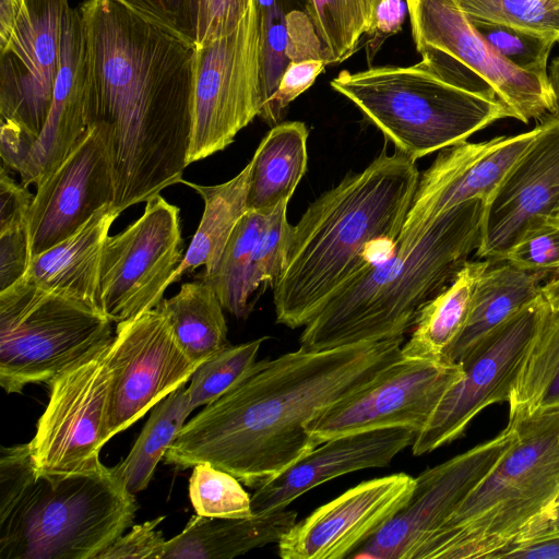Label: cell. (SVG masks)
Masks as SVG:
<instances>
[{
    "label": "cell",
    "instance_id": "30",
    "mask_svg": "<svg viewBox=\"0 0 559 559\" xmlns=\"http://www.w3.org/2000/svg\"><path fill=\"white\" fill-rule=\"evenodd\" d=\"M191 360L201 365L228 345L224 308L214 289L201 278L181 285L177 295L156 306Z\"/></svg>",
    "mask_w": 559,
    "mask_h": 559
},
{
    "label": "cell",
    "instance_id": "24",
    "mask_svg": "<svg viewBox=\"0 0 559 559\" xmlns=\"http://www.w3.org/2000/svg\"><path fill=\"white\" fill-rule=\"evenodd\" d=\"M122 210L112 203L96 211L74 234L33 257L26 277L51 293L99 309V278L104 245Z\"/></svg>",
    "mask_w": 559,
    "mask_h": 559
},
{
    "label": "cell",
    "instance_id": "6",
    "mask_svg": "<svg viewBox=\"0 0 559 559\" xmlns=\"http://www.w3.org/2000/svg\"><path fill=\"white\" fill-rule=\"evenodd\" d=\"M503 456L416 559H501L559 491V406L509 418Z\"/></svg>",
    "mask_w": 559,
    "mask_h": 559
},
{
    "label": "cell",
    "instance_id": "53",
    "mask_svg": "<svg viewBox=\"0 0 559 559\" xmlns=\"http://www.w3.org/2000/svg\"><path fill=\"white\" fill-rule=\"evenodd\" d=\"M549 224L559 226V210L556 211L548 221Z\"/></svg>",
    "mask_w": 559,
    "mask_h": 559
},
{
    "label": "cell",
    "instance_id": "34",
    "mask_svg": "<svg viewBox=\"0 0 559 559\" xmlns=\"http://www.w3.org/2000/svg\"><path fill=\"white\" fill-rule=\"evenodd\" d=\"M326 64L345 61L369 28L381 0H306Z\"/></svg>",
    "mask_w": 559,
    "mask_h": 559
},
{
    "label": "cell",
    "instance_id": "51",
    "mask_svg": "<svg viewBox=\"0 0 559 559\" xmlns=\"http://www.w3.org/2000/svg\"><path fill=\"white\" fill-rule=\"evenodd\" d=\"M22 5L23 0H0V49L10 40Z\"/></svg>",
    "mask_w": 559,
    "mask_h": 559
},
{
    "label": "cell",
    "instance_id": "36",
    "mask_svg": "<svg viewBox=\"0 0 559 559\" xmlns=\"http://www.w3.org/2000/svg\"><path fill=\"white\" fill-rule=\"evenodd\" d=\"M264 340L261 337L238 345L228 344L203 361L187 386L192 408L213 403L243 380L257 364Z\"/></svg>",
    "mask_w": 559,
    "mask_h": 559
},
{
    "label": "cell",
    "instance_id": "35",
    "mask_svg": "<svg viewBox=\"0 0 559 559\" xmlns=\"http://www.w3.org/2000/svg\"><path fill=\"white\" fill-rule=\"evenodd\" d=\"M306 0H253L260 47V116L267 109L289 59L292 12Z\"/></svg>",
    "mask_w": 559,
    "mask_h": 559
},
{
    "label": "cell",
    "instance_id": "11",
    "mask_svg": "<svg viewBox=\"0 0 559 559\" xmlns=\"http://www.w3.org/2000/svg\"><path fill=\"white\" fill-rule=\"evenodd\" d=\"M421 63L436 74L466 68L485 80L513 118L528 123L554 112L549 79L524 71L501 56L455 0H406Z\"/></svg>",
    "mask_w": 559,
    "mask_h": 559
},
{
    "label": "cell",
    "instance_id": "3",
    "mask_svg": "<svg viewBox=\"0 0 559 559\" xmlns=\"http://www.w3.org/2000/svg\"><path fill=\"white\" fill-rule=\"evenodd\" d=\"M418 180L415 160L384 148L309 204L292 227L285 266L273 286L277 323L305 326L373 261L376 248L395 243Z\"/></svg>",
    "mask_w": 559,
    "mask_h": 559
},
{
    "label": "cell",
    "instance_id": "27",
    "mask_svg": "<svg viewBox=\"0 0 559 559\" xmlns=\"http://www.w3.org/2000/svg\"><path fill=\"white\" fill-rule=\"evenodd\" d=\"M309 131L304 122L273 126L250 159L247 198L249 211L270 214L283 201H289L304 177Z\"/></svg>",
    "mask_w": 559,
    "mask_h": 559
},
{
    "label": "cell",
    "instance_id": "7",
    "mask_svg": "<svg viewBox=\"0 0 559 559\" xmlns=\"http://www.w3.org/2000/svg\"><path fill=\"white\" fill-rule=\"evenodd\" d=\"M413 160L467 141L497 120L513 118L498 98L457 87L419 62L411 67H379L331 81Z\"/></svg>",
    "mask_w": 559,
    "mask_h": 559
},
{
    "label": "cell",
    "instance_id": "43",
    "mask_svg": "<svg viewBox=\"0 0 559 559\" xmlns=\"http://www.w3.org/2000/svg\"><path fill=\"white\" fill-rule=\"evenodd\" d=\"M325 66L326 62L322 59L292 61L261 118L271 126L277 124L289 104L313 84Z\"/></svg>",
    "mask_w": 559,
    "mask_h": 559
},
{
    "label": "cell",
    "instance_id": "39",
    "mask_svg": "<svg viewBox=\"0 0 559 559\" xmlns=\"http://www.w3.org/2000/svg\"><path fill=\"white\" fill-rule=\"evenodd\" d=\"M469 20L478 33L511 63L524 71L548 78L547 61L555 40L499 23Z\"/></svg>",
    "mask_w": 559,
    "mask_h": 559
},
{
    "label": "cell",
    "instance_id": "49",
    "mask_svg": "<svg viewBox=\"0 0 559 559\" xmlns=\"http://www.w3.org/2000/svg\"><path fill=\"white\" fill-rule=\"evenodd\" d=\"M510 559H559V534L515 546L502 555Z\"/></svg>",
    "mask_w": 559,
    "mask_h": 559
},
{
    "label": "cell",
    "instance_id": "8",
    "mask_svg": "<svg viewBox=\"0 0 559 559\" xmlns=\"http://www.w3.org/2000/svg\"><path fill=\"white\" fill-rule=\"evenodd\" d=\"M111 321L72 298L46 290L26 276L0 292V384L21 393L48 384L114 338Z\"/></svg>",
    "mask_w": 559,
    "mask_h": 559
},
{
    "label": "cell",
    "instance_id": "33",
    "mask_svg": "<svg viewBox=\"0 0 559 559\" xmlns=\"http://www.w3.org/2000/svg\"><path fill=\"white\" fill-rule=\"evenodd\" d=\"M267 215L248 211L233 230L215 272L200 276L214 287L224 310L237 318H246L252 309V259Z\"/></svg>",
    "mask_w": 559,
    "mask_h": 559
},
{
    "label": "cell",
    "instance_id": "50",
    "mask_svg": "<svg viewBox=\"0 0 559 559\" xmlns=\"http://www.w3.org/2000/svg\"><path fill=\"white\" fill-rule=\"evenodd\" d=\"M557 534H559V507L550 508L547 512L534 521L524 532L515 546Z\"/></svg>",
    "mask_w": 559,
    "mask_h": 559
},
{
    "label": "cell",
    "instance_id": "4",
    "mask_svg": "<svg viewBox=\"0 0 559 559\" xmlns=\"http://www.w3.org/2000/svg\"><path fill=\"white\" fill-rule=\"evenodd\" d=\"M485 203L464 202L418 236L396 240L386 258L371 261L311 318L300 347L321 350L404 336L476 251Z\"/></svg>",
    "mask_w": 559,
    "mask_h": 559
},
{
    "label": "cell",
    "instance_id": "21",
    "mask_svg": "<svg viewBox=\"0 0 559 559\" xmlns=\"http://www.w3.org/2000/svg\"><path fill=\"white\" fill-rule=\"evenodd\" d=\"M114 195L106 142L97 128H88L37 186L27 217L32 259L70 237L100 207L114 204Z\"/></svg>",
    "mask_w": 559,
    "mask_h": 559
},
{
    "label": "cell",
    "instance_id": "41",
    "mask_svg": "<svg viewBox=\"0 0 559 559\" xmlns=\"http://www.w3.org/2000/svg\"><path fill=\"white\" fill-rule=\"evenodd\" d=\"M142 17L195 45L199 0H117Z\"/></svg>",
    "mask_w": 559,
    "mask_h": 559
},
{
    "label": "cell",
    "instance_id": "32",
    "mask_svg": "<svg viewBox=\"0 0 559 559\" xmlns=\"http://www.w3.org/2000/svg\"><path fill=\"white\" fill-rule=\"evenodd\" d=\"M509 418L559 406V308H554L523 360L509 397Z\"/></svg>",
    "mask_w": 559,
    "mask_h": 559
},
{
    "label": "cell",
    "instance_id": "48",
    "mask_svg": "<svg viewBox=\"0 0 559 559\" xmlns=\"http://www.w3.org/2000/svg\"><path fill=\"white\" fill-rule=\"evenodd\" d=\"M406 0H381L378 4L371 24L366 32L367 60L370 63L386 38L399 33L402 28L406 13Z\"/></svg>",
    "mask_w": 559,
    "mask_h": 559
},
{
    "label": "cell",
    "instance_id": "42",
    "mask_svg": "<svg viewBox=\"0 0 559 559\" xmlns=\"http://www.w3.org/2000/svg\"><path fill=\"white\" fill-rule=\"evenodd\" d=\"M504 261L523 270L554 273L559 270V226L545 224L523 236Z\"/></svg>",
    "mask_w": 559,
    "mask_h": 559
},
{
    "label": "cell",
    "instance_id": "15",
    "mask_svg": "<svg viewBox=\"0 0 559 559\" xmlns=\"http://www.w3.org/2000/svg\"><path fill=\"white\" fill-rule=\"evenodd\" d=\"M462 373L457 362L401 354L371 382L312 420L307 431L316 447L376 429L406 428L418 433Z\"/></svg>",
    "mask_w": 559,
    "mask_h": 559
},
{
    "label": "cell",
    "instance_id": "29",
    "mask_svg": "<svg viewBox=\"0 0 559 559\" xmlns=\"http://www.w3.org/2000/svg\"><path fill=\"white\" fill-rule=\"evenodd\" d=\"M490 262L464 263L453 281L421 309L409 340L402 346L403 356L447 360L466 324L477 277Z\"/></svg>",
    "mask_w": 559,
    "mask_h": 559
},
{
    "label": "cell",
    "instance_id": "46",
    "mask_svg": "<svg viewBox=\"0 0 559 559\" xmlns=\"http://www.w3.org/2000/svg\"><path fill=\"white\" fill-rule=\"evenodd\" d=\"M31 261L27 226L0 233V292L23 278Z\"/></svg>",
    "mask_w": 559,
    "mask_h": 559
},
{
    "label": "cell",
    "instance_id": "31",
    "mask_svg": "<svg viewBox=\"0 0 559 559\" xmlns=\"http://www.w3.org/2000/svg\"><path fill=\"white\" fill-rule=\"evenodd\" d=\"M192 411L185 384L151 408L148 420L129 454L111 467L130 493L136 495L147 487L157 464L164 459Z\"/></svg>",
    "mask_w": 559,
    "mask_h": 559
},
{
    "label": "cell",
    "instance_id": "20",
    "mask_svg": "<svg viewBox=\"0 0 559 559\" xmlns=\"http://www.w3.org/2000/svg\"><path fill=\"white\" fill-rule=\"evenodd\" d=\"M538 127L514 135L460 144L439 151L419 175L417 189L396 240L418 236L444 212L473 199L485 202L526 150Z\"/></svg>",
    "mask_w": 559,
    "mask_h": 559
},
{
    "label": "cell",
    "instance_id": "22",
    "mask_svg": "<svg viewBox=\"0 0 559 559\" xmlns=\"http://www.w3.org/2000/svg\"><path fill=\"white\" fill-rule=\"evenodd\" d=\"M416 435L406 428H384L332 438L255 488L251 495L252 513L284 510L305 492L338 476L386 467L400 452L413 444Z\"/></svg>",
    "mask_w": 559,
    "mask_h": 559
},
{
    "label": "cell",
    "instance_id": "2",
    "mask_svg": "<svg viewBox=\"0 0 559 559\" xmlns=\"http://www.w3.org/2000/svg\"><path fill=\"white\" fill-rule=\"evenodd\" d=\"M403 341L299 347L257 361L235 388L183 425L165 463L188 468L207 462L260 487L316 448L307 426L396 360Z\"/></svg>",
    "mask_w": 559,
    "mask_h": 559
},
{
    "label": "cell",
    "instance_id": "5",
    "mask_svg": "<svg viewBox=\"0 0 559 559\" xmlns=\"http://www.w3.org/2000/svg\"><path fill=\"white\" fill-rule=\"evenodd\" d=\"M135 511L111 467L41 473L28 443L1 449L0 559H97Z\"/></svg>",
    "mask_w": 559,
    "mask_h": 559
},
{
    "label": "cell",
    "instance_id": "17",
    "mask_svg": "<svg viewBox=\"0 0 559 559\" xmlns=\"http://www.w3.org/2000/svg\"><path fill=\"white\" fill-rule=\"evenodd\" d=\"M109 366L110 439L186 384L200 365L183 352L166 317L155 307L117 324Z\"/></svg>",
    "mask_w": 559,
    "mask_h": 559
},
{
    "label": "cell",
    "instance_id": "10",
    "mask_svg": "<svg viewBox=\"0 0 559 559\" xmlns=\"http://www.w3.org/2000/svg\"><path fill=\"white\" fill-rule=\"evenodd\" d=\"M554 308H559V280L550 275L536 299L485 336L457 362L463 369L462 377L416 435L411 445L414 455L452 442L485 407L509 401L531 344Z\"/></svg>",
    "mask_w": 559,
    "mask_h": 559
},
{
    "label": "cell",
    "instance_id": "19",
    "mask_svg": "<svg viewBox=\"0 0 559 559\" xmlns=\"http://www.w3.org/2000/svg\"><path fill=\"white\" fill-rule=\"evenodd\" d=\"M405 473L360 483L295 523L277 543L284 559H343L368 542L408 500Z\"/></svg>",
    "mask_w": 559,
    "mask_h": 559
},
{
    "label": "cell",
    "instance_id": "37",
    "mask_svg": "<svg viewBox=\"0 0 559 559\" xmlns=\"http://www.w3.org/2000/svg\"><path fill=\"white\" fill-rule=\"evenodd\" d=\"M189 498L195 513L206 518L241 519L253 514L251 496L240 480L207 462L193 466Z\"/></svg>",
    "mask_w": 559,
    "mask_h": 559
},
{
    "label": "cell",
    "instance_id": "18",
    "mask_svg": "<svg viewBox=\"0 0 559 559\" xmlns=\"http://www.w3.org/2000/svg\"><path fill=\"white\" fill-rule=\"evenodd\" d=\"M485 203L476 255L502 261L523 236L559 210V118L549 115Z\"/></svg>",
    "mask_w": 559,
    "mask_h": 559
},
{
    "label": "cell",
    "instance_id": "1",
    "mask_svg": "<svg viewBox=\"0 0 559 559\" xmlns=\"http://www.w3.org/2000/svg\"><path fill=\"white\" fill-rule=\"evenodd\" d=\"M86 40V120L108 150L114 205L146 202L182 180L197 46L117 0L79 7Z\"/></svg>",
    "mask_w": 559,
    "mask_h": 559
},
{
    "label": "cell",
    "instance_id": "47",
    "mask_svg": "<svg viewBox=\"0 0 559 559\" xmlns=\"http://www.w3.org/2000/svg\"><path fill=\"white\" fill-rule=\"evenodd\" d=\"M34 195L27 187L17 183L2 164L0 171V233L27 226Z\"/></svg>",
    "mask_w": 559,
    "mask_h": 559
},
{
    "label": "cell",
    "instance_id": "52",
    "mask_svg": "<svg viewBox=\"0 0 559 559\" xmlns=\"http://www.w3.org/2000/svg\"><path fill=\"white\" fill-rule=\"evenodd\" d=\"M548 74L554 96V112L551 116L559 118V56L551 61Z\"/></svg>",
    "mask_w": 559,
    "mask_h": 559
},
{
    "label": "cell",
    "instance_id": "45",
    "mask_svg": "<svg viewBox=\"0 0 559 559\" xmlns=\"http://www.w3.org/2000/svg\"><path fill=\"white\" fill-rule=\"evenodd\" d=\"M164 519L159 516L132 526L129 533L118 537L97 559H163L166 539L156 528Z\"/></svg>",
    "mask_w": 559,
    "mask_h": 559
},
{
    "label": "cell",
    "instance_id": "26",
    "mask_svg": "<svg viewBox=\"0 0 559 559\" xmlns=\"http://www.w3.org/2000/svg\"><path fill=\"white\" fill-rule=\"evenodd\" d=\"M549 273L520 269L502 260L478 275L466 324L447 355L459 362L485 336L536 299Z\"/></svg>",
    "mask_w": 559,
    "mask_h": 559
},
{
    "label": "cell",
    "instance_id": "38",
    "mask_svg": "<svg viewBox=\"0 0 559 559\" xmlns=\"http://www.w3.org/2000/svg\"><path fill=\"white\" fill-rule=\"evenodd\" d=\"M469 19L499 23L559 41V0H455Z\"/></svg>",
    "mask_w": 559,
    "mask_h": 559
},
{
    "label": "cell",
    "instance_id": "44",
    "mask_svg": "<svg viewBox=\"0 0 559 559\" xmlns=\"http://www.w3.org/2000/svg\"><path fill=\"white\" fill-rule=\"evenodd\" d=\"M252 3L253 0H199L197 47L234 32Z\"/></svg>",
    "mask_w": 559,
    "mask_h": 559
},
{
    "label": "cell",
    "instance_id": "28",
    "mask_svg": "<svg viewBox=\"0 0 559 559\" xmlns=\"http://www.w3.org/2000/svg\"><path fill=\"white\" fill-rule=\"evenodd\" d=\"M250 162L233 179L215 186H201L180 181L193 188L204 201L199 227L182 262L175 271L170 284L186 273L204 266L201 275L213 274L221 261L228 239L240 218L249 211L247 198L250 179Z\"/></svg>",
    "mask_w": 559,
    "mask_h": 559
},
{
    "label": "cell",
    "instance_id": "23",
    "mask_svg": "<svg viewBox=\"0 0 559 559\" xmlns=\"http://www.w3.org/2000/svg\"><path fill=\"white\" fill-rule=\"evenodd\" d=\"M88 130L86 120V40L79 8H69L61 63L43 130L17 168L25 187L43 182Z\"/></svg>",
    "mask_w": 559,
    "mask_h": 559
},
{
    "label": "cell",
    "instance_id": "14",
    "mask_svg": "<svg viewBox=\"0 0 559 559\" xmlns=\"http://www.w3.org/2000/svg\"><path fill=\"white\" fill-rule=\"evenodd\" d=\"M110 343L48 383V404L28 442L38 472L71 474L103 465L99 451L109 440Z\"/></svg>",
    "mask_w": 559,
    "mask_h": 559
},
{
    "label": "cell",
    "instance_id": "25",
    "mask_svg": "<svg viewBox=\"0 0 559 559\" xmlns=\"http://www.w3.org/2000/svg\"><path fill=\"white\" fill-rule=\"evenodd\" d=\"M296 518V511L287 509L241 519L197 514L178 535L166 540L163 559L234 558L278 543Z\"/></svg>",
    "mask_w": 559,
    "mask_h": 559
},
{
    "label": "cell",
    "instance_id": "40",
    "mask_svg": "<svg viewBox=\"0 0 559 559\" xmlns=\"http://www.w3.org/2000/svg\"><path fill=\"white\" fill-rule=\"evenodd\" d=\"M287 204L288 201L281 202L267 215L257 241L251 267L253 293L263 284L273 287L285 266L293 227L287 221Z\"/></svg>",
    "mask_w": 559,
    "mask_h": 559
},
{
    "label": "cell",
    "instance_id": "12",
    "mask_svg": "<svg viewBox=\"0 0 559 559\" xmlns=\"http://www.w3.org/2000/svg\"><path fill=\"white\" fill-rule=\"evenodd\" d=\"M260 47L253 3L238 27L197 47L187 165L223 151L261 111Z\"/></svg>",
    "mask_w": 559,
    "mask_h": 559
},
{
    "label": "cell",
    "instance_id": "54",
    "mask_svg": "<svg viewBox=\"0 0 559 559\" xmlns=\"http://www.w3.org/2000/svg\"><path fill=\"white\" fill-rule=\"evenodd\" d=\"M555 507H559V491H558V493H557V496H556V498H555V501H554V503H552V507H551V508H555Z\"/></svg>",
    "mask_w": 559,
    "mask_h": 559
},
{
    "label": "cell",
    "instance_id": "9",
    "mask_svg": "<svg viewBox=\"0 0 559 559\" xmlns=\"http://www.w3.org/2000/svg\"><path fill=\"white\" fill-rule=\"evenodd\" d=\"M69 8V0H23L0 49V154L11 170H17L47 118Z\"/></svg>",
    "mask_w": 559,
    "mask_h": 559
},
{
    "label": "cell",
    "instance_id": "13",
    "mask_svg": "<svg viewBox=\"0 0 559 559\" xmlns=\"http://www.w3.org/2000/svg\"><path fill=\"white\" fill-rule=\"evenodd\" d=\"M180 210L160 194L146 201L142 216L108 236L103 249L99 309L120 323L155 308L183 260Z\"/></svg>",
    "mask_w": 559,
    "mask_h": 559
},
{
    "label": "cell",
    "instance_id": "16",
    "mask_svg": "<svg viewBox=\"0 0 559 559\" xmlns=\"http://www.w3.org/2000/svg\"><path fill=\"white\" fill-rule=\"evenodd\" d=\"M513 438L508 424L492 439L420 473L406 503L350 558L416 559L428 539L496 466Z\"/></svg>",
    "mask_w": 559,
    "mask_h": 559
}]
</instances>
